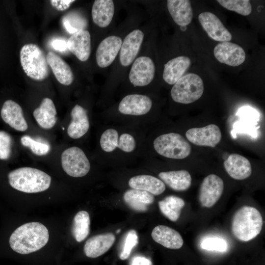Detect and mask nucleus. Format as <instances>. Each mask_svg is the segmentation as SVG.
<instances>
[{"label": "nucleus", "instance_id": "nucleus-1", "mask_svg": "<svg viewBox=\"0 0 265 265\" xmlns=\"http://www.w3.org/2000/svg\"><path fill=\"white\" fill-rule=\"evenodd\" d=\"M49 238L48 230L43 224L29 222L19 227L12 233L9 244L16 252L28 254L44 247Z\"/></svg>", "mask_w": 265, "mask_h": 265}, {"label": "nucleus", "instance_id": "nucleus-14", "mask_svg": "<svg viewBox=\"0 0 265 265\" xmlns=\"http://www.w3.org/2000/svg\"><path fill=\"white\" fill-rule=\"evenodd\" d=\"M200 23L208 36L216 41L229 42L232 35L220 19L213 13L204 12L198 16Z\"/></svg>", "mask_w": 265, "mask_h": 265}, {"label": "nucleus", "instance_id": "nucleus-23", "mask_svg": "<svg viewBox=\"0 0 265 265\" xmlns=\"http://www.w3.org/2000/svg\"><path fill=\"white\" fill-rule=\"evenodd\" d=\"M191 64L188 57L180 56L174 58L165 64L162 77L164 80L169 84H174L184 75Z\"/></svg>", "mask_w": 265, "mask_h": 265}, {"label": "nucleus", "instance_id": "nucleus-25", "mask_svg": "<svg viewBox=\"0 0 265 265\" xmlns=\"http://www.w3.org/2000/svg\"><path fill=\"white\" fill-rule=\"evenodd\" d=\"M46 59L48 65L58 82L64 85H70L73 81L74 75L70 66L53 52L47 53Z\"/></svg>", "mask_w": 265, "mask_h": 265}, {"label": "nucleus", "instance_id": "nucleus-5", "mask_svg": "<svg viewBox=\"0 0 265 265\" xmlns=\"http://www.w3.org/2000/svg\"><path fill=\"white\" fill-rule=\"evenodd\" d=\"M153 147L159 155L166 158L181 159L187 157L191 147L183 136L176 132H169L157 136L153 141Z\"/></svg>", "mask_w": 265, "mask_h": 265}, {"label": "nucleus", "instance_id": "nucleus-15", "mask_svg": "<svg viewBox=\"0 0 265 265\" xmlns=\"http://www.w3.org/2000/svg\"><path fill=\"white\" fill-rule=\"evenodd\" d=\"M122 43V39L116 36H110L103 40L96 51L97 65L101 68L110 65L120 51Z\"/></svg>", "mask_w": 265, "mask_h": 265}, {"label": "nucleus", "instance_id": "nucleus-36", "mask_svg": "<svg viewBox=\"0 0 265 265\" xmlns=\"http://www.w3.org/2000/svg\"><path fill=\"white\" fill-rule=\"evenodd\" d=\"M21 142L23 146L29 148L33 154L37 156L46 155L50 150L49 144L37 141L27 135L21 137Z\"/></svg>", "mask_w": 265, "mask_h": 265}, {"label": "nucleus", "instance_id": "nucleus-12", "mask_svg": "<svg viewBox=\"0 0 265 265\" xmlns=\"http://www.w3.org/2000/svg\"><path fill=\"white\" fill-rule=\"evenodd\" d=\"M152 106V101L147 96L133 94L124 97L120 101L118 110L125 115L140 116L147 114Z\"/></svg>", "mask_w": 265, "mask_h": 265}, {"label": "nucleus", "instance_id": "nucleus-21", "mask_svg": "<svg viewBox=\"0 0 265 265\" xmlns=\"http://www.w3.org/2000/svg\"><path fill=\"white\" fill-rule=\"evenodd\" d=\"M224 167L229 175L235 180H242L252 173L251 165L245 157L238 154H232L224 162Z\"/></svg>", "mask_w": 265, "mask_h": 265}, {"label": "nucleus", "instance_id": "nucleus-39", "mask_svg": "<svg viewBox=\"0 0 265 265\" xmlns=\"http://www.w3.org/2000/svg\"><path fill=\"white\" fill-rule=\"evenodd\" d=\"M12 139L6 132L0 131V159L6 160L11 153Z\"/></svg>", "mask_w": 265, "mask_h": 265}, {"label": "nucleus", "instance_id": "nucleus-27", "mask_svg": "<svg viewBox=\"0 0 265 265\" xmlns=\"http://www.w3.org/2000/svg\"><path fill=\"white\" fill-rule=\"evenodd\" d=\"M158 176L165 185L175 191H185L191 185V175L186 170L161 172Z\"/></svg>", "mask_w": 265, "mask_h": 265}, {"label": "nucleus", "instance_id": "nucleus-37", "mask_svg": "<svg viewBox=\"0 0 265 265\" xmlns=\"http://www.w3.org/2000/svg\"><path fill=\"white\" fill-rule=\"evenodd\" d=\"M257 123L250 122L245 120L239 119L235 122L233 125V129L231 134L234 138L238 133H247L251 136H257V130L259 127H256Z\"/></svg>", "mask_w": 265, "mask_h": 265}, {"label": "nucleus", "instance_id": "nucleus-29", "mask_svg": "<svg viewBox=\"0 0 265 265\" xmlns=\"http://www.w3.org/2000/svg\"><path fill=\"white\" fill-rule=\"evenodd\" d=\"M93 22L101 27L107 26L113 18L114 5L111 0H96L92 8Z\"/></svg>", "mask_w": 265, "mask_h": 265}, {"label": "nucleus", "instance_id": "nucleus-26", "mask_svg": "<svg viewBox=\"0 0 265 265\" xmlns=\"http://www.w3.org/2000/svg\"><path fill=\"white\" fill-rule=\"evenodd\" d=\"M167 4L168 11L175 23L186 26L191 23L193 11L190 0H168Z\"/></svg>", "mask_w": 265, "mask_h": 265}, {"label": "nucleus", "instance_id": "nucleus-31", "mask_svg": "<svg viewBox=\"0 0 265 265\" xmlns=\"http://www.w3.org/2000/svg\"><path fill=\"white\" fill-rule=\"evenodd\" d=\"M158 205L161 213L170 220L175 222L179 218L185 202L179 197L170 195L159 201Z\"/></svg>", "mask_w": 265, "mask_h": 265}, {"label": "nucleus", "instance_id": "nucleus-19", "mask_svg": "<svg viewBox=\"0 0 265 265\" xmlns=\"http://www.w3.org/2000/svg\"><path fill=\"white\" fill-rule=\"evenodd\" d=\"M115 237L112 233H106L94 236L85 243V255L91 258H97L106 253L113 245Z\"/></svg>", "mask_w": 265, "mask_h": 265}, {"label": "nucleus", "instance_id": "nucleus-38", "mask_svg": "<svg viewBox=\"0 0 265 265\" xmlns=\"http://www.w3.org/2000/svg\"><path fill=\"white\" fill-rule=\"evenodd\" d=\"M200 245L203 249L210 251L224 252L227 249L226 241L223 238L215 237L205 238Z\"/></svg>", "mask_w": 265, "mask_h": 265}, {"label": "nucleus", "instance_id": "nucleus-3", "mask_svg": "<svg viewBox=\"0 0 265 265\" xmlns=\"http://www.w3.org/2000/svg\"><path fill=\"white\" fill-rule=\"evenodd\" d=\"M10 185L14 189L26 193H37L49 188L51 177L36 168L24 167L15 169L8 174Z\"/></svg>", "mask_w": 265, "mask_h": 265}, {"label": "nucleus", "instance_id": "nucleus-34", "mask_svg": "<svg viewBox=\"0 0 265 265\" xmlns=\"http://www.w3.org/2000/svg\"><path fill=\"white\" fill-rule=\"evenodd\" d=\"M217 1L226 9L243 16L249 15L252 12L251 4L248 0H217Z\"/></svg>", "mask_w": 265, "mask_h": 265}, {"label": "nucleus", "instance_id": "nucleus-42", "mask_svg": "<svg viewBox=\"0 0 265 265\" xmlns=\"http://www.w3.org/2000/svg\"><path fill=\"white\" fill-rule=\"evenodd\" d=\"M75 0H51V3L57 10L63 11L67 9L70 6V5Z\"/></svg>", "mask_w": 265, "mask_h": 265}, {"label": "nucleus", "instance_id": "nucleus-7", "mask_svg": "<svg viewBox=\"0 0 265 265\" xmlns=\"http://www.w3.org/2000/svg\"><path fill=\"white\" fill-rule=\"evenodd\" d=\"M203 92L204 84L201 77L196 74L189 73L174 84L170 93L175 102L188 104L198 100Z\"/></svg>", "mask_w": 265, "mask_h": 265}, {"label": "nucleus", "instance_id": "nucleus-32", "mask_svg": "<svg viewBox=\"0 0 265 265\" xmlns=\"http://www.w3.org/2000/svg\"><path fill=\"white\" fill-rule=\"evenodd\" d=\"M90 219L89 213L85 211L79 212L74 216L72 234L76 240L81 242L89 233Z\"/></svg>", "mask_w": 265, "mask_h": 265}, {"label": "nucleus", "instance_id": "nucleus-20", "mask_svg": "<svg viewBox=\"0 0 265 265\" xmlns=\"http://www.w3.org/2000/svg\"><path fill=\"white\" fill-rule=\"evenodd\" d=\"M71 116L67 134L71 138L79 139L87 133L90 127L87 112L82 106L76 105L71 110Z\"/></svg>", "mask_w": 265, "mask_h": 265}, {"label": "nucleus", "instance_id": "nucleus-44", "mask_svg": "<svg viewBox=\"0 0 265 265\" xmlns=\"http://www.w3.org/2000/svg\"><path fill=\"white\" fill-rule=\"evenodd\" d=\"M121 231V229H119L118 230H117L116 231V233H119Z\"/></svg>", "mask_w": 265, "mask_h": 265}, {"label": "nucleus", "instance_id": "nucleus-17", "mask_svg": "<svg viewBox=\"0 0 265 265\" xmlns=\"http://www.w3.org/2000/svg\"><path fill=\"white\" fill-rule=\"evenodd\" d=\"M68 50L80 61H85L91 53V37L85 29L77 31L72 34L67 41Z\"/></svg>", "mask_w": 265, "mask_h": 265}, {"label": "nucleus", "instance_id": "nucleus-30", "mask_svg": "<svg viewBox=\"0 0 265 265\" xmlns=\"http://www.w3.org/2000/svg\"><path fill=\"white\" fill-rule=\"evenodd\" d=\"M154 196L146 191L131 188L126 191L123 200L126 204L134 211L144 212L148 206L154 201Z\"/></svg>", "mask_w": 265, "mask_h": 265}, {"label": "nucleus", "instance_id": "nucleus-6", "mask_svg": "<svg viewBox=\"0 0 265 265\" xmlns=\"http://www.w3.org/2000/svg\"><path fill=\"white\" fill-rule=\"evenodd\" d=\"M137 145V140L132 133L121 132L113 127L106 129L100 138V147L106 154H112L118 150L130 154L135 151Z\"/></svg>", "mask_w": 265, "mask_h": 265}, {"label": "nucleus", "instance_id": "nucleus-35", "mask_svg": "<svg viewBox=\"0 0 265 265\" xmlns=\"http://www.w3.org/2000/svg\"><path fill=\"white\" fill-rule=\"evenodd\" d=\"M138 238L135 230H129L125 235L119 254L121 260H125L128 258L131 253L138 244Z\"/></svg>", "mask_w": 265, "mask_h": 265}, {"label": "nucleus", "instance_id": "nucleus-2", "mask_svg": "<svg viewBox=\"0 0 265 265\" xmlns=\"http://www.w3.org/2000/svg\"><path fill=\"white\" fill-rule=\"evenodd\" d=\"M263 225L262 216L255 208L244 206L234 213L231 222L233 235L241 241H248L256 238Z\"/></svg>", "mask_w": 265, "mask_h": 265}, {"label": "nucleus", "instance_id": "nucleus-43", "mask_svg": "<svg viewBox=\"0 0 265 265\" xmlns=\"http://www.w3.org/2000/svg\"><path fill=\"white\" fill-rule=\"evenodd\" d=\"M130 265H152V263L145 257L137 256L132 259Z\"/></svg>", "mask_w": 265, "mask_h": 265}, {"label": "nucleus", "instance_id": "nucleus-13", "mask_svg": "<svg viewBox=\"0 0 265 265\" xmlns=\"http://www.w3.org/2000/svg\"><path fill=\"white\" fill-rule=\"evenodd\" d=\"M213 54L220 63L238 66L244 62L246 55L239 45L230 42H220L214 48Z\"/></svg>", "mask_w": 265, "mask_h": 265}, {"label": "nucleus", "instance_id": "nucleus-10", "mask_svg": "<svg viewBox=\"0 0 265 265\" xmlns=\"http://www.w3.org/2000/svg\"><path fill=\"white\" fill-rule=\"evenodd\" d=\"M155 66L153 60L148 56H140L133 63L130 73L129 80L134 86H144L153 80Z\"/></svg>", "mask_w": 265, "mask_h": 265}, {"label": "nucleus", "instance_id": "nucleus-28", "mask_svg": "<svg viewBox=\"0 0 265 265\" xmlns=\"http://www.w3.org/2000/svg\"><path fill=\"white\" fill-rule=\"evenodd\" d=\"M56 110L53 101L49 98H44L40 106L33 111V116L42 128L49 129L55 125Z\"/></svg>", "mask_w": 265, "mask_h": 265}, {"label": "nucleus", "instance_id": "nucleus-8", "mask_svg": "<svg viewBox=\"0 0 265 265\" xmlns=\"http://www.w3.org/2000/svg\"><path fill=\"white\" fill-rule=\"evenodd\" d=\"M61 165L70 176L79 178L85 176L90 169V163L83 151L73 146L66 149L61 155Z\"/></svg>", "mask_w": 265, "mask_h": 265}, {"label": "nucleus", "instance_id": "nucleus-18", "mask_svg": "<svg viewBox=\"0 0 265 265\" xmlns=\"http://www.w3.org/2000/svg\"><path fill=\"white\" fill-rule=\"evenodd\" d=\"M0 113L3 120L12 128L20 132H25L27 129L28 125L22 108L16 102L11 100L6 101Z\"/></svg>", "mask_w": 265, "mask_h": 265}, {"label": "nucleus", "instance_id": "nucleus-11", "mask_svg": "<svg viewBox=\"0 0 265 265\" xmlns=\"http://www.w3.org/2000/svg\"><path fill=\"white\" fill-rule=\"evenodd\" d=\"M186 136L194 145L213 148L220 141L221 132L217 125L210 124L204 127L188 130L186 132Z\"/></svg>", "mask_w": 265, "mask_h": 265}, {"label": "nucleus", "instance_id": "nucleus-24", "mask_svg": "<svg viewBox=\"0 0 265 265\" xmlns=\"http://www.w3.org/2000/svg\"><path fill=\"white\" fill-rule=\"evenodd\" d=\"M133 189L148 192L153 195L162 194L165 190L164 183L159 179L150 175H138L132 177L128 182Z\"/></svg>", "mask_w": 265, "mask_h": 265}, {"label": "nucleus", "instance_id": "nucleus-22", "mask_svg": "<svg viewBox=\"0 0 265 265\" xmlns=\"http://www.w3.org/2000/svg\"><path fill=\"white\" fill-rule=\"evenodd\" d=\"M151 236L155 242L169 249H180L184 243L183 239L178 232L165 225L155 227L152 230Z\"/></svg>", "mask_w": 265, "mask_h": 265}, {"label": "nucleus", "instance_id": "nucleus-41", "mask_svg": "<svg viewBox=\"0 0 265 265\" xmlns=\"http://www.w3.org/2000/svg\"><path fill=\"white\" fill-rule=\"evenodd\" d=\"M51 46L55 51L64 52L67 49V41L62 38H55L51 41Z\"/></svg>", "mask_w": 265, "mask_h": 265}, {"label": "nucleus", "instance_id": "nucleus-16", "mask_svg": "<svg viewBox=\"0 0 265 265\" xmlns=\"http://www.w3.org/2000/svg\"><path fill=\"white\" fill-rule=\"evenodd\" d=\"M144 38L143 32L135 29L129 33L122 43L119 60L123 66L130 65L137 55Z\"/></svg>", "mask_w": 265, "mask_h": 265}, {"label": "nucleus", "instance_id": "nucleus-4", "mask_svg": "<svg viewBox=\"0 0 265 265\" xmlns=\"http://www.w3.org/2000/svg\"><path fill=\"white\" fill-rule=\"evenodd\" d=\"M20 56L21 66L28 77L38 81L48 77L49 68L46 56L37 45H25L21 49Z\"/></svg>", "mask_w": 265, "mask_h": 265}, {"label": "nucleus", "instance_id": "nucleus-9", "mask_svg": "<svg viewBox=\"0 0 265 265\" xmlns=\"http://www.w3.org/2000/svg\"><path fill=\"white\" fill-rule=\"evenodd\" d=\"M222 179L215 174H210L203 180L200 187L199 201L201 206L211 208L221 197L224 190Z\"/></svg>", "mask_w": 265, "mask_h": 265}, {"label": "nucleus", "instance_id": "nucleus-40", "mask_svg": "<svg viewBox=\"0 0 265 265\" xmlns=\"http://www.w3.org/2000/svg\"><path fill=\"white\" fill-rule=\"evenodd\" d=\"M239 119L245 120L250 122L257 123L259 120V114L255 109L250 106L241 107L237 114Z\"/></svg>", "mask_w": 265, "mask_h": 265}, {"label": "nucleus", "instance_id": "nucleus-33", "mask_svg": "<svg viewBox=\"0 0 265 265\" xmlns=\"http://www.w3.org/2000/svg\"><path fill=\"white\" fill-rule=\"evenodd\" d=\"M63 26L70 34H73L78 30L85 29L87 26L86 19L80 14L75 12L68 13L62 20Z\"/></svg>", "mask_w": 265, "mask_h": 265}]
</instances>
